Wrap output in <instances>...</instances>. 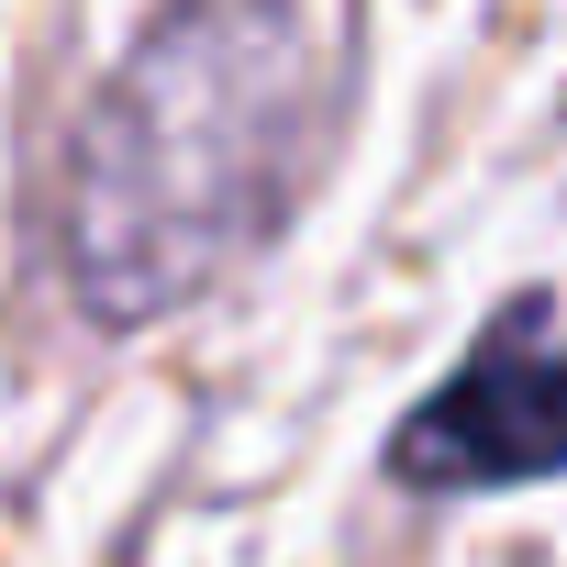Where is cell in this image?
I'll return each mask as SVG.
<instances>
[{
  "label": "cell",
  "mask_w": 567,
  "mask_h": 567,
  "mask_svg": "<svg viewBox=\"0 0 567 567\" xmlns=\"http://www.w3.org/2000/svg\"><path fill=\"white\" fill-rule=\"evenodd\" d=\"M323 134V56L290 0H167L68 145V278L156 323L245 267Z\"/></svg>",
  "instance_id": "cell-1"
},
{
  "label": "cell",
  "mask_w": 567,
  "mask_h": 567,
  "mask_svg": "<svg viewBox=\"0 0 567 567\" xmlns=\"http://www.w3.org/2000/svg\"><path fill=\"white\" fill-rule=\"evenodd\" d=\"M567 467V346L545 301H512L456 379L390 434V478L401 489H523Z\"/></svg>",
  "instance_id": "cell-2"
}]
</instances>
